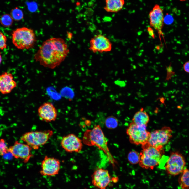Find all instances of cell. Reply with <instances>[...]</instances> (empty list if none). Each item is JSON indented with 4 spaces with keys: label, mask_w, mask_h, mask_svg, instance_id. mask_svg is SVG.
I'll list each match as a JSON object with an SVG mask.
<instances>
[{
    "label": "cell",
    "mask_w": 189,
    "mask_h": 189,
    "mask_svg": "<svg viewBox=\"0 0 189 189\" xmlns=\"http://www.w3.org/2000/svg\"><path fill=\"white\" fill-rule=\"evenodd\" d=\"M150 25L156 30L160 35L162 34L164 22L163 10L159 5L156 4L149 14Z\"/></svg>",
    "instance_id": "4fadbf2b"
},
{
    "label": "cell",
    "mask_w": 189,
    "mask_h": 189,
    "mask_svg": "<svg viewBox=\"0 0 189 189\" xmlns=\"http://www.w3.org/2000/svg\"><path fill=\"white\" fill-rule=\"evenodd\" d=\"M32 148L26 144L15 141L14 144L9 148V152L15 158L21 159L23 162H28L33 156L32 154Z\"/></svg>",
    "instance_id": "8fae6325"
},
{
    "label": "cell",
    "mask_w": 189,
    "mask_h": 189,
    "mask_svg": "<svg viewBox=\"0 0 189 189\" xmlns=\"http://www.w3.org/2000/svg\"><path fill=\"white\" fill-rule=\"evenodd\" d=\"M83 143L90 146H95L103 151L107 156L109 162L114 167L117 162L110 152L108 145V141L99 125L94 126L91 129H87L84 133Z\"/></svg>",
    "instance_id": "7a4b0ae2"
},
{
    "label": "cell",
    "mask_w": 189,
    "mask_h": 189,
    "mask_svg": "<svg viewBox=\"0 0 189 189\" xmlns=\"http://www.w3.org/2000/svg\"><path fill=\"white\" fill-rule=\"evenodd\" d=\"M2 60V58L1 55V53L0 52V64H1Z\"/></svg>",
    "instance_id": "f546056e"
},
{
    "label": "cell",
    "mask_w": 189,
    "mask_h": 189,
    "mask_svg": "<svg viewBox=\"0 0 189 189\" xmlns=\"http://www.w3.org/2000/svg\"><path fill=\"white\" fill-rule=\"evenodd\" d=\"M186 162L183 156L178 151L172 152L165 166L166 172L175 176L180 174L185 169Z\"/></svg>",
    "instance_id": "52a82bcc"
},
{
    "label": "cell",
    "mask_w": 189,
    "mask_h": 189,
    "mask_svg": "<svg viewBox=\"0 0 189 189\" xmlns=\"http://www.w3.org/2000/svg\"><path fill=\"white\" fill-rule=\"evenodd\" d=\"M13 43L17 49H28L33 48L36 41L33 30L25 27L17 28L12 34Z\"/></svg>",
    "instance_id": "277c9868"
},
{
    "label": "cell",
    "mask_w": 189,
    "mask_h": 189,
    "mask_svg": "<svg viewBox=\"0 0 189 189\" xmlns=\"http://www.w3.org/2000/svg\"><path fill=\"white\" fill-rule=\"evenodd\" d=\"M112 44L109 39L102 34L94 35L90 40L89 49L92 52L102 53L110 51Z\"/></svg>",
    "instance_id": "30bf717a"
},
{
    "label": "cell",
    "mask_w": 189,
    "mask_h": 189,
    "mask_svg": "<svg viewBox=\"0 0 189 189\" xmlns=\"http://www.w3.org/2000/svg\"><path fill=\"white\" fill-rule=\"evenodd\" d=\"M172 130L170 127L165 126L161 129L150 133L147 143L156 148H163L172 136Z\"/></svg>",
    "instance_id": "ba28073f"
},
{
    "label": "cell",
    "mask_w": 189,
    "mask_h": 189,
    "mask_svg": "<svg viewBox=\"0 0 189 189\" xmlns=\"http://www.w3.org/2000/svg\"><path fill=\"white\" fill-rule=\"evenodd\" d=\"M9 152L8 143L3 139H0V156H3Z\"/></svg>",
    "instance_id": "cb8c5ba5"
},
{
    "label": "cell",
    "mask_w": 189,
    "mask_h": 189,
    "mask_svg": "<svg viewBox=\"0 0 189 189\" xmlns=\"http://www.w3.org/2000/svg\"><path fill=\"white\" fill-rule=\"evenodd\" d=\"M147 127L138 126L132 122L129 125L126 133L130 143L141 145L147 142L150 133L146 129Z\"/></svg>",
    "instance_id": "8992f818"
},
{
    "label": "cell",
    "mask_w": 189,
    "mask_h": 189,
    "mask_svg": "<svg viewBox=\"0 0 189 189\" xmlns=\"http://www.w3.org/2000/svg\"><path fill=\"white\" fill-rule=\"evenodd\" d=\"M69 52L68 46L62 38L52 37L43 43L34 59L44 67L54 69L64 61Z\"/></svg>",
    "instance_id": "6da1fadb"
},
{
    "label": "cell",
    "mask_w": 189,
    "mask_h": 189,
    "mask_svg": "<svg viewBox=\"0 0 189 189\" xmlns=\"http://www.w3.org/2000/svg\"><path fill=\"white\" fill-rule=\"evenodd\" d=\"M60 168V160L53 157L45 156L41 164L40 174L44 176H54L58 174Z\"/></svg>",
    "instance_id": "9c48e42d"
},
{
    "label": "cell",
    "mask_w": 189,
    "mask_h": 189,
    "mask_svg": "<svg viewBox=\"0 0 189 189\" xmlns=\"http://www.w3.org/2000/svg\"><path fill=\"white\" fill-rule=\"evenodd\" d=\"M125 3L124 0H106L104 9L107 12L117 13L122 9Z\"/></svg>",
    "instance_id": "ac0fdd59"
},
{
    "label": "cell",
    "mask_w": 189,
    "mask_h": 189,
    "mask_svg": "<svg viewBox=\"0 0 189 189\" xmlns=\"http://www.w3.org/2000/svg\"><path fill=\"white\" fill-rule=\"evenodd\" d=\"M60 144L63 149L69 153H79L83 147L82 140L72 133L64 136Z\"/></svg>",
    "instance_id": "7c38bea8"
},
{
    "label": "cell",
    "mask_w": 189,
    "mask_h": 189,
    "mask_svg": "<svg viewBox=\"0 0 189 189\" xmlns=\"http://www.w3.org/2000/svg\"><path fill=\"white\" fill-rule=\"evenodd\" d=\"M149 120V115L141 108L134 115L132 122L138 126L147 127Z\"/></svg>",
    "instance_id": "e0dca14e"
},
{
    "label": "cell",
    "mask_w": 189,
    "mask_h": 189,
    "mask_svg": "<svg viewBox=\"0 0 189 189\" xmlns=\"http://www.w3.org/2000/svg\"><path fill=\"white\" fill-rule=\"evenodd\" d=\"M141 145L142 150L140 153L138 164L143 168L153 169L159 164L164 153L163 148L155 147L147 143Z\"/></svg>",
    "instance_id": "3957f363"
},
{
    "label": "cell",
    "mask_w": 189,
    "mask_h": 189,
    "mask_svg": "<svg viewBox=\"0 0 189 189\" xmlns=\"http://www.w3.org/2000/svg\"><path fill=\"white\" fill-rule=\"evenodd\" d=\"M115 83L120 86H122L124 85V82L121 81L117 80L115 82Z\"/></svg>",
    "instance_id": "4316f807"
},
{
    "label": "cell",
    "mask_w": 189,
    "mask_h": 189,
    "mask_svg": "<svg viewBox=\"0 0 189 189\" xmlns=\"http://www.w3.org/2000/svg\"><path fill=\"white\" fill-rule=\"evenodd\" d=\"M10 14L13 20L16 21H19L23 19L24 18L23 11L17 7L11 9Z\"/></svg>",
    "instance_id": "7402d4cb"
},
{
    "label": "cell",
    "mask_w": 189,
    "mask_h": 189,
    "mask_svg": "<svg viewBox=\"0 0 189 189\" xmlns=\"http://www.w3.org/2000/svg\"><path fill=\"white\" fill-rule=\"evenodd\" d=\"M178 182L181 189H189V169L185 168L180 174Z\"/></svg>",
    "instance_id": "d6986e66"
},
{
    "label": "cell",
    "mask_w": 189,
    "mask_h": 189,
    "mask_svg": "<svg viewBox=\"0 0 189 189\" xmlns=\"http://www.w3.org/2000/svg\"><path fill=\"white\" fill-rule=\"evenodd\" d=\"M53 134V131L50 130L29 131L24 134L20 139L32 149L36 150L45 144Z\"/></svg>",
    "instance_id": "5b68a950"
},
{
    "label": "cell",
    "mask_w": 189,
    "mask_h": 189,
    "mask_svg": "<svg viewBox=\"0 0 189 189\" xmlns=\"http://www.w3.org/2000/svg\"><path fill=\"white\" fill-rule=\"evenodd\" d=\"M105 124L107 128L111 129H113L117 127L118 121L114 116H110L106 118L105 121Z\"/></svg>",
    "instance_id": "ffe728a7"
},
{
    "label": "cell",
    "mask_w": 189,
    "mask_h": 189,
    "mask_svg": "<svg viewBox=\"0 0 189 189\" xmlns=\"http://www.w3.org/2000/svg\"><path fill=\"white\" fill-rule=\"evenodd\" d=\"M91 177L92 184L99 189H106L111 181L108 171L103 168L97 169Z\"/></svg>",
    "instance_id": "9a60e30c"
},
{
    "label": "cell",
    "mask_w": 189,
    "mask_h": 189,
    "mask_svg": "<svg viewBox=\"0 0 189 189\" xmlns=\"http://www.w3.org/2000/svg\"><path fill=\"white\" fill-rule=\"evenodd\" d=\"M183 68L185 72L189 73V61L186 62L184 64Z\"/></svg>",
    "instance_id": "484cf974"
},
{
    "label": "cell",
    "mask_w": 189,
    "mask_h": 189,
    "mask_svg": "<svg viewBox=\"0 0 189 189\" xmlns=\"http://www.w3.org/2000/svg\"><path fill=\"white\" fill-rule=\"evenodd\" d=\"M57 114V109L53 104L50 102L43 103L38 109V114L40 119L46 122L55 121Z\"/></svg>",
    "instance_id": "5bb4252c"
},
{
    "label": "cell",
    "mask_w": 189,
    "mask_h": 189,
    "mask_svg": "<svg viewBox=\"0 0 189 189\" xmlns=\"http://www.w3.org/2000/svg\"><path fill=\"white\" fill-rule=\"evenodd\" d=\"M13 19L10 14H6L2 15L0 18V23L5 27H9L12 25Z\"/></svg>",
    "instance_id": "603a6c76"
},
{
    "label": "cell",
    "mask_w": 189,
    "mask_h": 189,
    "mask_svg": "<svg viewBox=\"0 0 189 189\" xmlns=\"http://www.w3.org/2000/svg\"><path fill=\"white\" fill-rule=\"evenodd\" d=\"M127 158L129 162L132 164H138L140 160V153L135 151H131L128 154Z\"/></svg>",
    "instance_id": "44dd1931"
},
{
    "label": "cell",
    "mask_w": 189,
    "mask_h": 189,
    "mask_svg": "<svg viewBox=\"0 0 189 189\" xmlns=\"http://www.w3.org/2000/svg\"><path fill=\"white\" fill-rule=\"evenodd\" d=\"M181 1H184L187 0H178Z\"/></svg>",
    "instance_id": "4dcf8cb0"
},
{
    "label": "cell",
    "mask_w": 189,
    "mask_h": 189,
    "mask_svg": "<svg viewBox=\"0 0 189 189\" xmlns=\"http://www.w3.org/2000/svg\"><path fill=\"white\" fill-rule=\"evenodd\" d=\"M118 178L117 177H113L111 179V181L114 183H116L118 181Z\"/></svg>",
    "instance_id": "f1b7e54d"
},
{
    "label": "cell",
    "mask_w": 189,
    "mask_h": 189,
    "mask_svg": "<svg viewBox=\"0 0 189 189\" xmlns=\"http://www.w3.org/2000/svg\"><path fill=\"white\" fill-rule=\"evenodd\" d=\"M148 28L149 29H148V32H149V34L150 35H151V36H152V37H154V34L153 30L150 27H149Z\"/></svg>",
    "instance_id": "83f0119b"
},
{
    "label": "cell",
    "mask_w": 189,
    "mask_h": 189,
    "mask_svg": "<svg viewBox=\"0 0 189 189\" xmlns=\"http://www.w3.org/2000/svg\"><path fill=\"white\" fill-rule=\"evenodd\" d=\"M12 74L5 72L0 75V92L5 94L10 93L17 86Z\"/></svg>",
    "instance_id": "2e32d148"
},
{
    "label": "cell",
    "mask_w": 189,
    "mask_h": 189,
    "mask_svg": "<svg viewBox=\"0 0 189 189\" xmlns=\"http://www.w3.org/2000/svg\"><path fill=\"white\" fill-rule=\"evenodd\" d=\"M7 40L6 36L0 32V49L3 50L6 48Z\"/></svg>",
    "instance_id": "d4e9b609"
}]
</instances>
